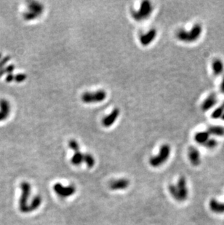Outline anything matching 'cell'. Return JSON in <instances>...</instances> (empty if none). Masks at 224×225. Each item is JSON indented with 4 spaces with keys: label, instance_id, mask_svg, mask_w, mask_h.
Segmentation results:
<instances>
[{
    "label": "cell",
    "instance_id": "6da1fadb",
    "mask_svg": "<svg viewBox=\"0 0 224 225\" xmlns=\"http://www.w3.org/2000/svg\"><path fill=\"white\" fill-rule=\"evenodd\" d=\"M202 33V26L200 24H196L191 27L190 31L181 28L176 32V37L178 40L183 42L191 43L196 42Z\"/></svg>",
    "mask_w": 224,
    "mask_h": 225
},
{
    "label": "cell",
    "instance_id": "7a4b0ae2",
    "mask_svg": "<svg viewBox=\"0 0 224 225\" xmlns=\"http://www.w3.org/2000/svg\"><path fill=\"white\" fill-rule=\"evenodd\" d=\"M169 192L175 200L178 201H184L189 195V190L186 186L185 177L181 176L178 179L177 184H170L168 186Z\"/></svg>",
    "mask_w": 224,
    "mask_h": 225
},
{
    "label": "cell",
    "instance_id": "3957f363",
    "mask_svg": "<svg viewBox=\"0 0 224 225\" xmlns=\"http://www.w3.org/2000/svg\"><path fill=\"white\" fill-rule=\"evenodd\" d=\"M170 151H171V148L168 144H163L159 149V154L150 158V165L154 168L161 166L168 160Z\"/></svg>",
    "mask_w": 224,
    "mask_h": 225
},
{
    "label": "cell",
    "instance_id": "277c9868",
    "mask_svg": "<svg viewBox=\"0 0 224 225\" xmlns=\"http://www.w3.org/2000/svg\"><path fill=\"white\" fill-rule=\"evenodd\" d=\"M107 97V93L103 90H98L95 92H85L81 95V100L85 104H96L103 101Z\"/></svg>",
    "mask_w": 224,
    "mask_h": 225
},
{
    "label": "cell",
    "instance_id": "5b68a950",
    "mask_svg": "<svg viewBox=\"0 0 224 225\" xmlns=\"http://www.w3.org/2000/svg\"><path fill=\"white\" fill-rule=\"evenodd\" d=\"M153 7L151 3L147 0H144L140 4V7L138 10L132 11V16L137 21L143 20L147 19L152 13Z\"/></svg>",
    "mask_w": 224,
    "mask_h": 225
},
{
    "label": "cell",
    "instance_id": "8992f818",
    "mask_svg": "<svg viewBox=\"0 0 224 225\" xmlns=\"http://www.w3.org/2000/svg\"><path fill=\"white\" fill-rule=\"evenodd\" d=\"M22 190V194L19 201V208L23 213H28V205L27 202L31 194V186L28 182H23L20 184Z\"/></svg>",
    "mask_w": 224,
    "mask_h": 225
},
{
    "label": "cell",
    "instance_id": "52a82bcc",
    "mask_svg": "<svg viewBox=\"0 0 224 225\" xmlns=\"http://www.w3.org/2000/svg\"><path fill=\"white\" fill-rule=\"evenodd\" d=\"M53 190L58 196L61 197H67L73 195L76 192V188L73 185H69L68 186H63L61 184L57 183L53 186Z\"/></svg>",
    "mask_w": 224,
    "mask_h": 225
},
{
    "label": "cell",
    "instance_id": "ba28073f",
    "mask_svg": "<svg viewBox=\"0 0 224 225\" xmlns=\"http://www.w3.org/2000/svg\"><path fill=\"white\" fill-rule=\"evenodd\" d=\"M218 102V97L216 96L215 93H210L207 98L203 101L202 105H201V109L203 112H208Z\"/></svg>",
    "mask_w": 224,
    "mask_h": 225
},
{
    "label": "cell",
    "instance_id": "9c48e42d",
    "mask_svg": "<svg viewBox=\"0 0 224 225\" xmlns=\"http://www.w3.org/2000/svg\"><path fill=\"white\" fill-rule=\"evenodd\" d=\"M119 114H120L119 109L118 108L114 109L109 115H107L103 119L102 124H103V126L105 127H111L112 125H114L115 121L118 119Z\"/></svg>",
    "mask_w": 224,
    "mask_h": 225
},
{
    "label": "cell",
    "instance_id": "30bf717a",
    "mask_svg": "<svg viewBox=\"0 0 224 225\" xmlns=\"http://www.w3.org/2000/svg\"><path fill=\"white\" fill-rule=\"evenodd\" d=\"M157 31L155 28H151L147 33L141 34L140 36V42L143 46H147L154 40L157 37Z\"/></svg>",
    "mask_w": 224,
    "mask_h": 225
},
{
    "label": "cell",
    "instance_id": "8fae6325",
    "mask_svg": "<svg viewBox=\"0 0 224 225\" xmlns=\"http://www.w3.org/2000/svg\"><path fill=\"white\" fill-rule=\"evenodd\" d=\"M188 155L191 163L193 166H198L201 163L200 153L199 150L194 146H190L188 150Z\"/></svg>",
    "mask_w": 224,
    "mask_h": 225
},
{
    "label": "cell",
    "instance_id": "7c38bea8",
    "mask_svg": "<svg viewBox=\"0 0 224 225\" xmlns=\"http://www.w3.org/2000/svg\"><path fill=\"white\" fill-rule=\"evenodd\" d=\"M130 182L126 179H120L114 180L109 184V188L112 190H125L128 187Z\"/></svg>",
    "mask_w": 224,
    "mask_h": 225
},
{
    "label": "cell",
    "instance_id": "4fadbf2b",
    "mask_svg": "<svg viewBox=\"0 0 224 225\" xmlns=\"http://www.w3.org/2000/svg\"><path fill=\"white\" fill-rule=\"evenodd\" d=\"M209 206L212 212L215 213H224V203H221L216 201L215 199L210 200Z\"/></svg>",
    "mask_w": 224,
    "mask_h": 225
},
{
    "label": "cell",
    "instance_id": "5bb4252c",
    "mask_svg": "<svg viewBox=\"0 0 224 225\" xmlns=\"http://www.w3.org/2000/svg\"><path fill=\"white\" fill-rule=\"evenodd\" d=\"M212 68L215 76H219L224 72V64L221 59L216 58L212 61Z\"/></svg>",
    "mask_w": 224,
    "mask_h": 225
},
{
    "label": "cell",
    "instance_id": "9a60e30c",
    "mask_svg": "<svg viewBox=\"0 0 224 225\" xmlns=\"http://www.w3.org/2000/svg\"><path fill=\"white\" fill-rule=\"evenodd\" d=\"M207 131L210 136L218 137L224 136V127L222 125H211L208 127Z\"/></svg>",
    "mask_w": 224,
    "mask_h": 225
},
{
    "label": "cell",
    "instance_id": "2e32d148",
    "mask_svg": "<svg viewBox=\"0 0 224 225\" xmlns=\"http://www.w3.org/2000/svg\"><path fill=\"white\" fill-rule=\"evenodd\" d=\"M210 134L208 131H199L194 135V140L197 144L204 145L210 138Z\"/></svg>",
    "mask_w": 224,
    "mask_h": 225
},
{
    "label": "cell",
    "instance_id": "e0dca14e",
    "mask_svg": "<svg viewBox=\"0 0 224 225\" xmlns=\"http://www.w3.org/2000/svg\"><path fill=\"white\" fill-rule=\"evenodd\" d=\"M85 154L81 153L80 151L74 152L71 159V163L74 165H80L84 162Z\"/></svg>",
    "mask_w": 224,
    "mask_h": 225
},
{
    "label": "cell",
    "instance_id": "ac0fdd59",
    "mask_svg": "<svg viewBox=\"0 0 224 225\" xmlns=\"http://www.w3.org/2000/svg\"><path fill=\"white\" fill-rule=\"evenodd\" d=\"M42 203V198L40 196L37 195L34 197L33 199L31 202V204L28 205V212H31V211H34L35 210H37L38 208L40 206Z\"/></svg>",
    "mask_w": 224,
    "mask_h": 225
},
{
    "label": "cell",
    "instance_id": "d6986e66",
    "mask_svg": "<svg viewBox=\"0 0 224 225\" xmlns=\"http://www.w3.org/2000/svg\"><path fill=\"white\" fill-rule=\"evenodd\" d=\"M224 113V101L218 107L214 109V111H212L211 114V117L212 119H221V116L223 115Z\"/></svg>",
    "mask_w": 224,
    "mask_h": 225
},
{
    "label": "cell",
    "instance_id": "ffe728a7",
    "mask_svg": "<svg viewBox=\"0 0 224 225\" xmlns=\"http://www.w3.org/2000/svg\"><path fill=\"white\" fill-rule=\"evenodd\" d=\"M84 163H86L87 166L88 168H92L95 165L96 160H95L94 157H92V154L86 153V154H85Z\"/></svg>",
    "mask_w": 224,
    "mask_h": 225
},
{
    "label": "cell",
    "instance_id": "44dd1931",
    "mask_svg": "<svg viewBox=\"0 0 224 225\" xmlns=\"http://www.w3.org/2000/svg\"><path fill=\"white\" fill-rule=\"evenodd\" d=\"M203 146L209 149H212L218 146V142L214 138H210Z\"/></svg>",
    "mask_w": 224,
    "mask_h": 225
},
{
    "label": "cell",
    "instance_id": "7402d4cb",
    "mask_svg": "<svg viewBox=\"0 0 224 225\" xmlns=\"http://www.w3.org/2000/svg\"><path fill=\"white\" fill-rule=\"evenodd\" d=\"M69 148L71 149V150H73L74 152L80 151V149H79V145L78 144L77 141L74 140V139L70 140V142H69Z\"/></svg>",
    "mask_w": 224,
    "mask_h": 225
},
{
    "label": "cell",
    "instance_id": "603a6c76",
    "mask_svg": "<svg viewBox=\"0 0 224 225\" xmlns=\"http://www.w3.org/2000/svg\"><path fill=\"white\" fill-rule=\"evenodd\" d=\"M220 90H221V92L224 94V77L222 79L221 85H220Z\"/></svg>",
    "mask_w": 224,
    "mask_h": 225
},
{
    "label": "cell",
    "instance_id": "cb8c5ba5",
    "mask_svg": "<svg viewBox=\"0 0 224 225\" xmlns=\"http://www.w3.org/2000/svg\"><path fill=\"white\" fill-rule=\"evenodd\" d=\"M221 119L222 120H223V121H224V113L223 114V115H222V116H221Z\"/></svg>",
    "mask_w": 224,
    "mask_h": 225
}]
</instances>
